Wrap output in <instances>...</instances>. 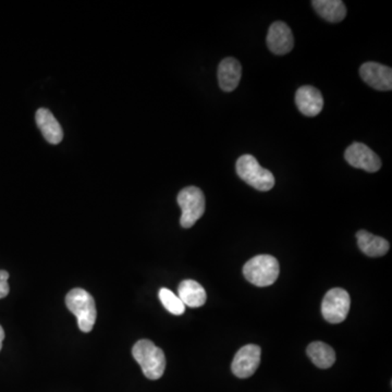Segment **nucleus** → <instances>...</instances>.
<instances>
[{
    "label": "nucleus",
    "instance_id": "obj_1",
    "mask_svg": "<svg viewBox=\"0 0 392 392\" xmlns=\"http://www.w3.org/2000/svg\"><path fill=\"white\" fill-rule=\"evenodd\" d=\"M132 356L141 366L146 378L157 380L165 373L166 358L163 351L155 345L153 341L148 339L137 341L132 349Z\"/></svg>",
    "mask_w": 392,
    "mask_h": 392
},
{
    "label": "nucleus",
    "instance_id": "obj_2",
    "mask_svg": "<svg viewBox=\"0 0 392 392\" xmlns=\"http://www.w3.org/2000/svg\"><path fill=\"white\" fill-rule=\"evenodd\" d=\"M66 304L69 311L77 316L80 330L83 332H92L97 317V311L92 295L84 289L76 288L67 295Z\"/></svg>",
    "mask_w": 392,
    "mask_h": 392
},
{
    "label": "nucleus",
    "instance_id": "obj_3",
    "mask_svg": "<svg viewBox=\"0 0 392 392\" xmlns=\"http://www.w3.org/2000/svg\"><path fill=\"white\" fill-rule=\"evenodd\" d=\"M279 273V263L270 255L255 256L243 267V275L246 280L257 287H268L275 284Z\"/></svg>",
    "mask_w": 392,
    "mask_h": 392
},
{
    "label": "nucleus",
    "instance_id": "obj_4",
    "mask_svg": "<svg viewBox=\"0 0 392 392\" xmlns=\"http://www.w3.org/2000/svg\"><path fill=\"white\" fill-rule=\"evenodd\" d=\"M235 168L240 179H242L257 191L267 192L274 187L276 182L274 174H271L268 169L263 168L254 156H241L238 159Z\"/></svg>",
    "mask_w": 392,
    "mask_h": 392
},
{
    "label": "nucleus",
    "instance_id": "obj_5",
    "mask_svg": "<svg viewBox=\"0 0 392 392\" xmlns=\"http://www.w3.org/2000/svg\"><path fill=\"white\" fill-rule=\"evenodd\" d=\"M176 200L182 211L180 224L185 229L194 226L205 213V196L198 187H187L182 189Z\"/></svg>",
    "mask_w": 392,
    "mask_h": 392
},
{
    "label": "nucleus",
    "instance_id": "obj_6",
    "mask_svg": "<svg viewBox=\"0 0 392 392\" xmlns=\"http://www.w3.org/2000/svg\"><path fill=\"white\" fill-rule=\"evenodd\" d=\"M350 306L349 293L341 288H334L325 295L321 303V314L327 321L332 324H339L347 319Z\"/></svg>",
    "mask_w": 392,
    "mask_h": 392
},
{
    "label": "nucleus",
    "instance_id": "obj_7",
    "mask_svg": "<svg viewBox=\"0 0 392 392\" xmlns=\"http://www.w3.org/2000/svg\"><path fill=\"white\" fill-rule=\"evenodd\" d=\"M345 161L354 168L362 169L366 172H377L382 168L379 156L363 143H353L345 153Z\"/></svg>",
    "mask_w": 392,
    "mask_h": 392
},
{
    "label": "nucleus",
    "instance_id": "obj_8",
    "mask_svg": "<svg viewBox=\"0 0 392 392\" xmlns=\"http://www.w3.org/2000/svg\"><path fill=\"white\" fill-rule=\"evenodd\" d=\"M261 347L248 345L238 351L231 364L232 373L239 378H249L261 363Z\"/></svg>",
    "mask_w": 392,
    "mask_h": 392
},
{
    "label": "nucleus",
    "instance_id": "obj_9",
    "mask_svg": "<svg viewBox=\"0 0 392 392\" xmlns=\"http://www.w3.org/2000/svg\"><path fill=\"white\" fill-rule=\"evenodd\" d=\"M360 77L377 91L392 90V70L377 62H366L360 68Z\"/></svg>",
    "mask_w": 392,
    "mask_h": 392
},
{
    "label": "nucleus",
    "instance_id": "obj_10",
    "mask_svg": "<svg viewBox=\"0 0 392 392\" xmlns=\"http://www.w3.org/2000/svg\"><path fill=\"white\" fill-rule=\"evenodd\" d=\"M266 42L271 53L278 56L290 53L295 46L292 31L287 24L281 21L271 24Z\"/></svg>",
    "mask_w": 392,
    "mask_h": 392
},
{
    "label": "nucleus",
    "instance_id": "obj_11",
    "mask_svg": "<svg viewBox=\"0 0 392 392\" xmlns=\"http://www.w3.org/2000/svg\"><path fill=\"white\" fill-rule=\"evenodd\" d=\"M295 104L304 116L316 117L323 111L324 98L317 89L305 85L295 93Z\"/></svg>",
    "mask_w": 392,
    "mask_h": 392
},
{
    "label": "nucleus",
    "instance_id": "obj_12",
    "mask_svg": "<svg viewBox=\"0 0 392 392\" xmlns=\"http://www.w3.org/2000/svg\"><path fill=\"white\" fill-rule=\"evenodd\" d=\"M37 126L42 132L43 137L50 144L56 145L62 141L63 131L58 120L48 109L40 108L35 115Z\"/></svg>",
    "mask_w": 392,
    "mask_h": 392
},
{
    "label": "nucleus",
    "instance_id": "obj_13",
    "mask_svg": "<svg viewBox=\"0 0 392 392\" xmlns=\"http://www.w3.org/2000/svg\"><path fill=\"white\" fill-rule=\"evenodd\" d=\"M242 77V67L237 59L228 57L218 67L219 87L224 92H232L237 89Z\"/></svg>",
    "mask_w": 392,
    "mask_h": 392
},
{
    "label": "nucleus",
    "instance_id": "obj_14",
    "mask_svg": "<svg viewBox=\"0 0 392 392\" xmlns=\"http://www.w3.org/2000/svg\"><path fill=\"white\" fill-rule=\"evenodd\" d=\"M356 239L360 250L369 257H380L386 255L390 249L387 240L371 235L365 230H360L356 233Z\"/></svg>",
    "mask_w": 392,
    "mask_h": 392
},
{
    "label": "nucleus",
    "instance_id": "obj_15",
    "mask_svg": "<svg viewBox=\"0 0 392 392\" xmlns=\"http://www.w3.org/2000/svg\"><path fill=\"white\" fill-rule=\"evenodd\" d=\"M178 293L182 303L189 308H200L207 299L205 289L194 280H183L178 287Z\"/></svg>",
    "mask_w": 392,
    "mask_h": 392
},
{
    "label": "nucleus",
    "instance_id": "obj_16",
    "mask_svg": "<svg viewBox=\"0 0 392 392\" xmlns=\"http://www.w3.org/2000/svg\"><path fill=\"white\" fill-rule=\"evenodd\" d=\"M312 5L321 18L332 23H339L347 16V8L341 0H314Z\"/></svg>",
    "mask_w": 392,
    "mask_h": 392
},
{
    "label": "nucleus",
    "instance_id": "obj_17",
    "mask_svg": "<svg viewBox=\"0 0 392 392\" xmlns=\"http://www.w3.org/2000/svg\"><path fill=\"white\" fill-rule=\"evenodd\" d=\"M308 356L319 369H330L336 362V353L330 345L316 341L308 347Z\"/></svg>",
    "mask_w": 392,
    "mask_h": 392
},
{
    "label": "nucleus",
    "instance_id": "obj_18",
    "mask_svg": "<svg viewBox=\"0 0 392 392\" xmlns=\"http://www.w3.org/2000/svg\"><path fill=\"white\" fill-rule=\"evenodd\" d=\"M158 297H159V300H161L163 308H166L169 313L174 314V315H182L185 313V304L182 303L178 295L172 292V290L163 288V289L159 290Z\"/></svg>",
    "mask_w": 392,
    "mask_h": 392
},
{
    "label": "nucleus",
    "instance_id": "obj_19",
    "mask_svg": "<svg viewBox=\"0 0 392 392\" xmlns=\"http://www.w3.org/2000/svg\"><path fill=\"white\" fill-rule=\"evenodd\" d=\"M8 279V271L0 270V300L9 295L10 288H9Z\"/></svg>",
    "mask_w": 392,
    "mask_h": 392
},
{
    "label": "nucleus",
    "instance_id": "obj_20",
    "mask_svg": "<svg viewBox=\"0 0 392 392\" xmlns=\"http://www.w3.org/2000/svg\"><path fill=\"white\" fill-rule=\"evenodd\" d=\"M5 339V330L3 327L0 326V351L3 349V341Z\"/></svg>",
    "mask_w": 392,
    "mask_h": 392
}]
</instances>
